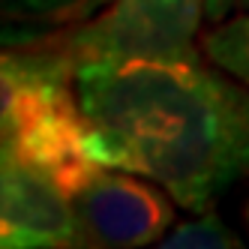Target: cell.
Returning <instances> with one entry per match:
<instances>
[{
    "label": "cell",
    "instance_id": "7c38bea8",
    "mask_svg": "<svg viewBox=\"0 0 249 249\" xmlns=\"http://www.w3.org/2000/svg\"><path fill=\"white\" fill-rule=\"evenodd\" d=\"M243 213H246V228H249V201H246V210Z\"/></svg>",
    "mask_w": 249,
    "mask_h": 249
},
{
    "label": "cell",
    "instance_id": "6da1fadb",
    "mask_svg": "<svg viewBox=\"0 0 249 249\" xmlns=\"http://www.w3.org/2000/svg\"><path fill=\"white\" fill-rule=\"evenodd\" d=\"M72 84L96 165L147 177L192 213L249 174V87L198 57L75 60Z\"/></svg>",
    "mask_w": 249,
    "mask_h": 249
},
{
    "label": "cell",
    "instance_id": "7a4b0ae2",
    "mask_svg": "<svg viewBox=\"0 0 249 249\" xmlns=\"http://www.w3.org/2000/svg\"><path fill=\"white\" fill-rule=\"evenodd\" d=\"M75 60L63 54L57 66L27 90L18 120L3 144L24 162L48 174L69 198L102 168L87 156V120L72 84Z\"/></svg>",
    "mask_w": 249,
    "mask_h": 249
},
{
    "label": "cell",
    "instance_id": "3957f363",
    "mask_svg": "<svg viewBox=\"0 0 249 249\" xmlns=\"http://www.w3.org/2000/svg\"><path fill=\"white\" fill-rule=\"evenodd\" d=\"M204 0H111L69 36L66 54L90 57H198L195 33Z\"/></svg>",
    "mask_w": 249,
    "mask_h": 249
},
{
    "label": "cell",
    "instance_id": "52a82bcc",
    "mask_svg": "<svg viewBox=\"0 0 249 249\" xmlns=\"http://www.w3.org/2000/svg\"><path fill=\"white\" fill-rule=\"evenodd\" d=\"M201 48L213 66L249 87V12L213 24V30L204 33Z\"/></svg>",
    "mask_w": 249,
    "mask_h": 249
},
{
    "label": "cell",
    "instance_id": "9c48e42d",
    "mask_svg": "<svg viewBox=\"0 0 249 249\" xmlns=\"http://www.w3.org/2000/svg\"><path fill=\"white\" fill-rule=\"evenodd\" d=\"M81 0H0V15L9 18H45L75 9Z\"/></svg>",
    "mask_w": 249,
    "mask_h": 249
},
{
    "label": "cell",
    "instance_id": "5b68a950",
    "mask_svg": "<svg viewBox=\"0 0 249 249\" xmlns=\"http://www.w3.org/2000/svg\"><path fill=\"white\" fill-rule=\"evenodd\" d=\"M84 246L72 198L0 144V249Z\"/></svg>",
    "mask_w": 249,
    "mask_h": 249
},
{
    "label": "cell",
    "instance_id": "8fae6325",
    "mask_svg": "<svg viewBox=\"0 0 249 249\" xmlns=\"http://www.w3.org/2000/svg\"><path fill=\"white\" fill-rule=\"evenodd\" d=\"M111 0H81V3L72 9L75 12V21H84V18H90V15H96L102 6H108Z\"/></svg>",
    "mask_w": 249,
    "mask_h": 249
},
{
    "label": "cell",
    "instance_id": "8992f818",
    "mask_svg": "<svg viewBox=\"0 0 249 249\" xmlns=\"http://www.w3.org/2000/svg\"><path fill=\"white\" fill-rule=\"evenodd\" d=\"M57 63H60L57 54H15V51H0V144L9 138L15 120H18L27 90Z\"/></svg>",
    "mask_w": 249,
    "mask_h": 249
},
{
    "label": "cell",
    "instance_id": "ba28073f",
    "mask_svg": "<svg viewBox=\"0 0 249 249\" xmlns=\"http://www.w3.org/2000/svg\"><path fill=\"white\" fill-rule=\"evenodd\" d=\"M159 243L168 249L171 246L174 249H237V246H243V240L210 210L201 213L198 219L171 228V234Z\"/></svg>",
    "mask_w": 249,
    "mask_h": 249
},
{
    "label": "cell",
    "instance_id": "277c9868",
    "mask_svg": "<svg viewBox=\"0 0 249 249\" xmlns=\"http://www.w3.org/2000/svg\"><path fill=\"white\" fill-rule=\"evenodd\" d=\"M174 198L132 171L99 168L72 198L81 240L93 246H147L174 219Z\"/></svg>",
    "mask_w": 249,
    "mask_h": 249
},
{
    "label": "cell",
    "instance_id": "30bf717a",
    "mask_svg": "<svg viewBox=\"0 0 249 249\" xmlns=\"http://www.w3.org/2000/svg\"><path fill=\"white\" fill-rule=\"evenodd\" d=\"M249 12V0H204V18L219 24L231 15H240Z\"/></svg>",
    "mask_w": 249,
    "mask_h": 249
}]
</instances>
